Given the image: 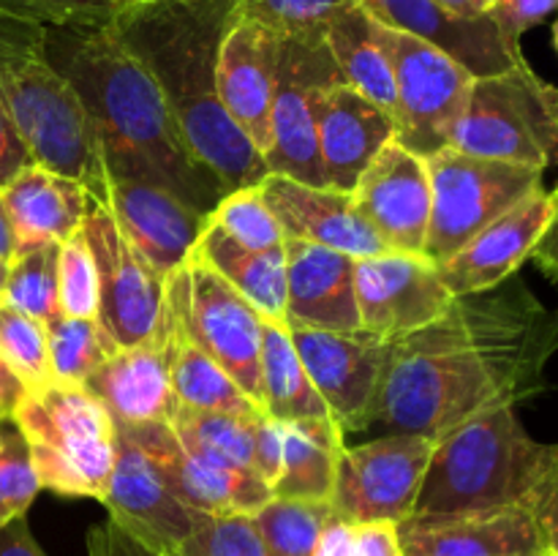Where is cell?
Returning a JSON list of instances; mask_svg holds the SVG:
<instances>
[{
	"label": "cell",
	"instance_id": "obj_11",
	"mask_svg": "<svg viewBox=\"0 0 558 556\" xmlns=\"http://www.w3.org/2000/svg\"><path fill=\"white\" fill-rule=\"evenodd\" d=\"M379 38L390 55L396 80V140L417 156H434L447 147L466 107L472 71L412 33L379 25Z\"/></svg>",
	"mask_w": 558,
	"mask_h": 556
},
{
	"label": "cell",
	"instance_id": "obj_41",
	"mask_svg": "<svg viewBox=\"0 0 558 556\" xmlns=\"http://www.w3.org/2000/svg\"><path fill=\"white\" fill-rule=\"evenodd\" d=\"M38 491L41 485L20 425L14 418L0 420V529L25 516Z\"/></svg>",
	"mask_w": 558,
	"mask_h": 556
},
{
	"label": "cell",
	"instance_id": "obj_56",
	"mask_svg": "<svg viewBox=\"0 0 558 556\" xmlns=\"http://www.w3.org/2000/svg\"><path fill=\"white\" fill-rule=\"evenodd\" d=\"M5 273H9V265L0 262V303H3V289H5Z\"/></svg>",
	"mask_w": 558,
	"mask_h": 556
},
{
	"label": "cell",
	"instance_id": "obj_2",
	"mask_svg": "<svg viewBox=\"0 0 558 556\" xmlns=\"http://www.w3.org/2000/svg\"><path fill=\"white\" fill-rule=\"evenodd\" d=\"M47 58L74 85L109 180H145L210 216L227 194L185 147L156 80L112 25L47 27Z\"/></svg>",
	"mask_w": 558,
	"mask_h": 556
},
{
	"label": "cell",
	"instance_id": "obj_45",
	"mask_svg": "<svg viewBox=\"0 0 558 556\" xmlns=\"http://www.w3.org/2000/svg\"><path fill=\"white\" fill-rule=\"evenodd\" d=\"M314 556H403L396 523H354L332 518Z\"/></svg>",
	"mask_w": 558,
	"mask_h": 556
},
{
	"label": "cell",
	"instance_id": "obj_51",
	"mask_svg": "<svg viewBox=\"0 0 558 556\" xmlns=\"http://www.w3.org/2000/svg\"><path fill=\"white\" fill-rule=\"evenodd\" d=\"M0 556H47L33 537L25 516L14 518L0 529Z\"/></svg>",
	"mask_w": 558,
	"mask_h": 556
},
{
	"label": "cell",
	"instance_id": "obj_36",
	"mask_svg": "<svg viewBox=\"0 0 558 556\" xmlns=\"http://www.w3.org/2000/svg\"><path fill=\"white\" fill-rule=\"evenodd\" d=\"M60 243L20 251L5 273L3 303L41 325L60 316Z\"/></svg>",
	"mask_w": 558,
	"mask_h": 556
},
{
	"label": "cell",
	"instance_id": "obj_54",
	"mask_svg": "<svg viewBox=\"0 0 558 556\" xmlns=\"http://www.w3.org/2000/svg\"><path fill=\"white\" fill-rule=\"evenodd\" d=\"M436 5L447 11L452 16H461V20H480V16L488 14V0H434Z\"/></svg>",
	"mask_w": 558,
	"mask_h": 556
},
{
	"label": "cell",
	"instance_id": "obj_7",
	"mask_svg": "<svg viewBox=\"0 0 558 556\" xmlns=\"http://www.w3.org/2000/svg\"><path fill=\"white\" fill-rule=\"evenodd\" d=\"M447 147L543 172L558 167V87L526 60L499 74L474 76Z\"/></svg>",
	"mask_w": 558,
	"mask_h": 556
},
{
	"label": "cell",
	"instance_id": "obj_4",
	"mask_svg": "<svg viewBox=\"0 0 558 556\" xmlns=\"http://www.w3.org/2000/svg\"><path fill=\"white\" fill-rule=\"evenodd\" d=\"M0 101L41 167L80 180L96 202L107 167L85 104L47 58V27L0 11Z\"/></svg>",
	"mask_w": 558,
	"mask_h": 556
},
{
	"label": "cell",
	"instance_id": "obj_20",
	"mask_svg": "<svg viewBox=\"0 0 558 556\" xmlns=\"http://www.w3.org/2000/svg\"><path fill=\"white\" fill-rule=\"evenodd\" d=\"M256 185L281 223L283 238L308 240L354 259L387 251L385 240L360 213L352 191H338L330 185L319 189L276 172H267Z\"/></svg>",
	"mask_w": 558,
	"mask_h": 556
},
{
	"label": "cell",
	"instance_id": "obj_53",
	"mask_svg": "<svg viewBox=\"0 0 558 556\" xmlns=\"http://www.w3.org/2000/svg\"><path fill=\"white\" fill-rule=\"evenodd\" d=\"M25 396H27V387L22 385L20 376L11 371V365L5 363L3 352H0V420L14 418L16 407H20Z\"/></svg>",
	"mask_w": 558,
	"mask_h": 556
},
{
	"label": "cell",
	"instance_id": "obj_10",
	"mask_svg": "<svg viewBox=\"0 0 558 556\" xmlns=\"http://www.w3.org/2000/svg\"><path fill=\"white\" fill-rule=\"evenodd\" d=\"M343 82L325 38L281 36L276 87L270 101L267 172L308 185H327L316 145V120L327 90Z\"/></svg>",
	"mask_w": 558,
	"mask_h": 556
},
{
	"label": "cell",
	"instance_id": "obj_24",
	"mask_svg": "<svg viewBox=\"0 0 558 556\" xmlns=\"http://www.w3.org/2000/svg\"><path fill=\"white\" fill-rule=\"evenodd\" d=\"M379 25L412 33L445 49L472 76H490L512 69L523 58L521 47L507 41L488 14L480 20H461L447 14L434 0H354Z\"/></svg>",
	"mask_w": 558,
	"mask_h": 556
},
{
	"label": "cell",
	"instance_id": "obj_8",
	"mask_svg": "<svg viewBox=\"0 0 558 556\" xmlns=\"http://www.w3.org/2000/svg\"><path fill=\"white\" fill-rule=\"evenodd\" d=\"M430 174V223L423 254L434 265L450 259L474 234L543 189V169L441 147L425 158Z\"/></svg>",
	"mask_w": 558,
	"mask_h": 556
},
{
	"label": "cell",
	"instance_id": "obj_44",
	"mask_svg": "<svg viewBox=\"0 0 558 556\" xmlns=\"http://www.w3.org/2000/svg\"><path fill=\"white\" fill-rule=\"evenodd\" d=\"M60 314L96 316L98 278L90 245L80 232L60 243Z\"/></svg>",
	"mask_w": 558,
	"mask_h": 556
},
{
	"label": "cell",
	"instance_id": "obj_5",
	"mask_svg": "<svg viewBox=\"0 0 558 556\" xmlns=\"http://www.w3.org/2000/svg\"><path fill=\"white\" fill-rule=\"evenodd\" d=\"M558 463V445L532 439L515 407L463 420L434 445L412 516L529 507Z\"/></svg>",
	"mask_w": 558,
	"mask_h": 556
},
{
	"label": "cell",
	"instance_id": "obj_34",
	"mask_svg": "<svg viewBox=\"0 0 558 556\" xmlns=\"http://www.w3.org/2000/svg\"><path fill=\"white\" fill-rule=\"evenodd\" d=\"M332 518L336 510L330 501L272 496L251 521L272 556H314L316 543Z\"/></svg>",
	"mask_w": 558,
	"mask_h": 556
},
{
	"label": "cell",
	"instance_id": "obj_15",
	"mask_svg": "<svg viewBox=\"0 0 558 556\" xmlns=\"http://www.w3.org/2000/svg\"><path fill=\"white\" fill-rule=\"evenodd\" d=\"M294 349L343 434L374 425L387 343L365 330L332 333L316 327H289Z\"/></svg>",
	"mask_w": 558,
	"mask_h": 556
},
{
	"label": "cell",
	"instance_id": "obj_43",
	"mask_svg": "<svg viewBox=\"0 0 558 556\" xmlns=\"http://www.w3.org/2000/svg\"><path fill=\"white\" fill-rule=\"evenodd\" d=\"M169 556H272L251 516H205Z\"/></svg>",
	"mask_w": 558,
	"mask_h": 556
},
{
	"label": "cell",
	"instance_id": "obj_47",
	"mask_svg": "<svg viewBox=\"0 0 558 556\" xmlns=\"http://www.w3.org/2000/svg\"><path fill=\"white\" fill-rule=\"evenodd\" d=\"M283 458V423L259 414L254 423V472L272 488Z\"/></svg>",
	"mask_w": 558,
	"mask_h": 556
},
{
	"label": "cell",
	"instance_id": "obj_37",
	"mask_svg": "<svg viewBox=\"0 0 558 556\" xmlns=\"http://www.w3.org/2000/svg\"><path fill=\"white\" fill-rule=\"evenodd\" d=\"M49 360H52L54 382L63 385H85L87 376L118 349L109 343L96 316H54L47 322Z\"/></svg>",
	"mask_w": 558,
	"mask_h": 556
},
{
	"label": "cell",
	"instance_id": "obj_58",
	"mask_svg": "<svg viewBox=\"0 0 558 556\" xmlns=\"http://www.w3.org/2000/svg\"><path fill=\"white\" fill-rule=\"evenodd\" d=\"M550 200H554V205H558V185L554 191H550Z\"/></svg>",
	"mask_w": 558,
	"mask_h": 556
},
{
	"label": "cell",
	"instance_id": "obj_13",
	"mask_svg": "<svg viewBox=\"0 0 558 556\" xmlns=\"http://www.w3.org/2000/svg\"><path fill=\"white\" fill-rule=\"evenodd\" d=\"M436 439L387 434L357 447H343L330 505L354 523H401L417 505Z\"/></svg>",
	"mask_w": 558,
	"mask_h": 556
},
{
	"label": "cell",
	"instance_id": "obj_52",
	"mask_svg": "<svg viewBox=\"0 0 558 556\" xmlns=\"http://www.w3.org/2000/svg\"><path fill=\"white\" fill-rule=\"evenodd\" d=\"M532 259L550 281L558 283V205H554V218H550L548 229L543 232L539 243L534 245Z\"/></svg>",
	"mask_w": 558,
	"mask_h": 556
},
{
	"label": "cell",
	"instance_id": "obj_25",
	"mask_svg": "<svg viewBox=\"0 0 558 556\" xmlns=\"http://www.w3.org/2000/svg\"><path fill=\"white\" fill-rule=\"evenodd\" d=\"M287 254V327L360 330L354 256L308 240L283 238Z\"/></svg>",
	"mask_w": 558,
	"mask_h": 556
},
{
	"label": "cell",
	"instance_id": "obj_31",
	"mask_svg": "<svg viewBox=\"0 0 558 556\" xmlns=\"http://www.w3.org/2000/svg\"><path fill=\"white\" fill-rule=\"evenodd\" d=\"M341 452L343 431L332 418L283 423V458L272 496L330 501Z\"/></svg>",
	"mask_w": 558,
	"mask_h": 556
},
{
	"label": "cell",
	"instance_id": "obj_39",
	"mask_svg": "<svg viewBox=\"0 0 558 556\" xmlns=\"http://www.w3.org/2000/svg\"><path fill=\"white\" fill-rule=\"evenodd\" d=\"M210 221L245 249L267 251L283 245L281 223L262 200L259 185H245L223 194L216 210L210 213Z\"/></svg>",
	"mask_w": 558,
	"mask_h": 556
},
{
	"label": "cell",
	"instance_id": "obj_48",
	"mask_svg": "<svg viewBox=\"0 0 558 556\" xmlns=\"http://www.w3.org/2000/svg\"><path fill=\"white\" fill-rule=\"evenodd\" d=\"M87 556H163L107 518L87 532Z\"/></svg>",
	"mask_w": 558,
	"mask_h": 556
},
{
	"label": "cell",
	"instance_id": "obj_32",
	"mask_svg": "<svg viewBox=\"0 0 558 556\" xmlns=\"http://www.w3.org/2000/svg\"><path fill=\"white\" fill-rule=\"evenodd\" d=\"M325 41L332 60L341 69L343 80L379 104L396 120V80L385 44L379 38V25L363 5H349L327 25Z\"/></svg>",
	"mask_w": 558,
	"mask_h": 556
},
{
	"label": "cell",
	"instance_id": "obj_57",
	"mask_svg": "<svg viewBox=\"0 0 558 556\" xmlns=\"http://www.w3.org/2000/svg\"><path fill=\"white\" fill-rule=\"evenodd\" d=\"M554 47L558 52V11H556V20H554Z\"/></svg>",
	"mask_w": 558,
	"mask_h": 556
},
{
	"label": "cell",
	"instance_id": "obj_17",
	"mask_svg": "<svg viewBox=\"0 0 558 556\" xmlns=\"http://www.w3.org/2000/svg\"><path fill=\"white\" fill-rule=\"evenodd\" d=\"M101 505L114 523L163 556L185 543L205 521V512L180 501L145 452L120 431Z\"/></svg>",
	"mask_w": 558,
	"mask_h": 556
},
{
	"label": "cell",
	"instance_id": "obj_21",
	"mask_svg": "<svg viewBox=\"0 0 558 556\" xmlns=\"http://www.w3.org/2000/svg\"><path fill=\"white\" fill-rule=\"evenodd\" d=\"M554 218L550 191L537 189L518 202L515 207L490 221L480 234H474L461 251L445 259L439 276L452 298L458 294L496 289L518 273V267L532 259L534 245Z\"/></svg>",
	"mask_w": 558,
	"mask_h": 556
},
{
	"label": "cell",
	"instance_id": "obj_49",
	"mask_svg": "<svg viewBox=\"0 0 558 556\" xmlns=\"http://www.w3.org/2000/svg\"><path fill=\"white\" fill-rule=\"evenodd\" d=\"M33 164H36V158H33L31 147L25 145L20 129L0 101V191Z\"/></svg>",
	"mask_w": 558,
	"mask_h": 556
},
{
	"label": "cell",
	"instance_id": "obj_38",
	"mask_svg": "<svg viewBox=\"0 0 558 556\" xmlns=\"http://www.w3.org/2000/svg\"><path fill=\"white\" fill-rule=\"evenodd\" d=\"M0 352L27 392L54 385L47 327L5 303H0Z\"/></svg>",
	"mask_w": 558,
	"mask_h": 556
},
{
	"label": "cell",
	"instance_id": "obj_28",
	"mask_svg": "<svg viewBox=\"0 0 558 556\" xmlns=\"http://www.w3.org/2000/svg\"><path fill=\"white\" fill-rule=\"evenodd\" d=\"M3 205L14 227L16 254L44 243H65L85 223L93 196L74 178L33 164L3 191Z\"/></svg>",
	"mask_w": 558,
	"mask_h": 556
},
{
	"label": "cell",
	"instance_id": "obj_42",
	"mask_svg": "<svg viewBox=\"0 0 558 556\" xmlns=\"http://www.w3.org/2000/svg\"><path fill=\"white\" fill-rule=\"evenodd\" d=\"M140 0H0V11L44 27H101Z\"/></svg>",
	"mask_w": 558,
	"mask_h": 556
},
{
	"label": "cell",
	"instance_id": "obj_26",
	"mask_svg": "<svg viewBox=\"0 0 558 556\" xmlns=\"http://www.w3.org/2000/svg\"><path fill=\"white\" fill-rule=\"evenodd\" d=\"M390 140H396V120L387 109L347 80L327 90L316 120V145L330 189L354 191L360 174Z\"/></svg>",
	"mask_w": 558,
	"mask_h": 556
},
{
	"label": "cell",
	"instance_id": "obj_50",
	"mask_svg": "<svg viewBox=\"0 0 558 556\" xmlns=\"http://www.w3.org/2000/svg\"><path fill=\"white\" fill-rule=\"evenodd\" d=\"M529 510L537 516V521L543 523V532L548 537L550 554L558 556V463L550 469V474L545 478V483L539 485V491L534 494Z\"/></svg>",
	"mask_w": 558,
	"mask_h": 556
},
{
	"label": "cell",
	"instance_id": "obj_30",
	"mask_svg": "<svg viewBox=\"0 0 558 556\" xmlns=\"http://www.w3.org/2000/svg\"><path fill=\"white\" fill-rule=\"evenodd\" d=\"M163 347H167L169 376L178 403L191 409H216V412L256 418L265 409L251 401L238 382L205 352L196 347L185 333L174 305L167 300V319H163Z\"/></svg>",
	"mask_w": 558,
	"mask_h": 556
},
{
	"label": "cell",
	"instance_id": "obj_40",
	"mask_svg": "<svg viewBox=\"0 0 558 556\" xmlns=\"http://www.w3.org/2000/svg\"><path fill=\"white\" fill-rule=\"evenodd\" d=\"M234 5L278 36L325 38L327 25L354 0H234Z\"/></svg>",
	"mask_w": 558,
	"mask_h": 556
},
{
	"label": "cell",
	"instance_id": "obj_19",
	"mask_svg": "<svg viewBox=\"0 0 558 556\" xmlns=\"http://www.w3.org/2000/svg\"><path fill=\"white\" fill-rule=\"evenodd\" d=\"M396 529L403 556H554L529 507L409 516Z\"/></svg>",
	"mask_w": 558,
	"mask_h": 556
},
{
	"label": "cell",
	"instance_id": "obj_18",
	"mask_svg": "<svg viewBox=\"0 0 558 556\" xmlns=\"http://www.w3.org/2000/svg\"><path fill=\"white\" fill-rule=\"evenodd\" d=\"M352 196L387 249L423 254L434 205L423 156L390 140L360 174Z\"/></svg>",
	"mask_w": 558,
	"mask_h": 556
},
{
	"label": "cell",
	"instance_id": "obj_12",
	"mask_svg": "<svg viewBox=\"0 0 558 556\" xmlns=\"http://www.w3.org/2000/svg\"><path fill=\"white\" fill-rule=\"evenodd\" d=\"M98 278L96 322L114 349L156 343L167 319V278L129 243L104 202H90L82 223Z\"/></svg>",
	"mask_w": 558,
	"mask_h": 556
},
{
	"label": "cell",
	"instance_id": "obj_33",
	"mask_svg": "<svg viewBox=\"0 0 558 556\" xmlns=\"http://www.w3.org/2000/svg\"><path fill=\"white\" fill-rule=\"evenodd\" d=\"M262 409L278 423L294 420L330 418L325 401L316 392L287 322L265 319V341H262Z\"/></svg>",
	"mask_w": 558,
	"mask_h": 556
},
{
	"label": "cell",
	"instance_id": "obj_35",
	"mask_svg": "<svg viewBox=\"0 0 558 556\" xmlns=\"http://www.w3.org/2000/svg\"><path fill=\"white\" fill-rule=\"evenodd\" d=\"M265 414V412H262ZM259 418V414H256ZM256 418H243L216 409H191L178 403L169 425L174 434L191 447H199L207 456L232 467L254 469V423Z\"/></svg>",
	"mask_w": 558,
	"mask_h": 556
},
{
	"label": "cell",
	"instance_id": "obj_46",
	"mask_svg": "<svg viewBox=\"0 0 558 556\" xmlns=\"http://www.w3.org/2000/svg\"><path fill=\"white\" fill-rule=\"evenodd\" d=\"M558 11V0H494L488 16L499 27L501 36L521 47V36Z\"/></svg>",
	"mask_w": 558,
	"mask_h": 556
},
{
	"label": "cell",
	"instance_id": "obj_1",
	"mask_svg": "<svg viewBox=\"0 0 558 556\" xmlns=\"http://www.w3.org/2000/svg\"><path fill=\"white\" fill-rule=\"evenodd\" d=\"M558 347V316L521 278L458 294L420 330L387 343L374 423L439 439L480 412L534 398Z\"/></svg>",
	"mask_w": 558,
	"mask_h": 556
},
{
	"label": "cell",
	"instance_id": "obj_3",
	"mask_svg": "<svg viewBox=\"0 0 558 556\" xmlns=\"http://www.w3.org/2000/svg\"><path fill=\"white\" fill-rule=\"evenodd\" d=\"M238 14L234 0H140L109 22L153 74L185 147L227 194L267 174L218 96V49Z\"/></svg>",
	"mask_w": 558,
	"mask_h": 556
},
{
	"label": "cell",
	"instance_id": "obj_27",
	"mask_svg": "<svg viewBox=\"0 0 558 556\" xmlns=\"http://www.w3.org/2000/svg\"><path fill=\"white\" fill-rule=\"evenodd\" d=\"M82 387L104 403L114 423H169L178 409L163 338L112 352Z\"/></svg>",
	"mask_w": 558,
	"mask_h": 556
},
{
	"label": "cell",
	"instance_id": "obj_22",
	"mask_svg": "<svg viewBox=\"0 0 558 556\" xmlns=\"http://www.w3.org/2000/svg\"><path fill=\"white\" fill-rule=\"evenodd\" d=\"M104 205L120 232L161 278L185 265L207 218L145 180H107Z\"/></svg>",
	"mask_w": 558,
	"mask_h": 556
},
{
	"label": "cell",
	"instance_id": "obj_9",
	"mask_svg": "<svg viewBox=\"0 0 558 556\" xmlns=\"http://www.w3.org/2000/svg\"><path fill=\"white\" fill-rule=\"evenodd\" d=\"M167 300L178 311L191 341L205 349L240 390L262 407L265 316L194 254L167 276Z\"/></svg>",
	"mask_w": 558,
	"mask_h": 556
},
{
	"label": "cell",
	"instance_id": "obj_23",
	"mask_svg": "<svg viewBox=\"0 0 558 556\" xmlns=\"http://www.w3.org/2000/svg\"><path fill=\"white\" fill-rule=\"evenodd\" d=\"M281 36L238 14L218 49V96L229 118L248 134L265 158L270 145V101L276 87Z\"/></svg>",
	"mask_w": 558,
	"mask_h": 556
},
{
	"label": "cell",
	"instance_id": "obj_6",
	"mask_svg": "<svg viewBox=\"0 0 558 556\" xmlns=\"http://www.w3.org/2000/svg\"><path fill=\"white\" fill-rule=\"evenodd\" d=\"M14 423L25 436L41 488L104 499L118 428L98 398L85 387L54 382L22 398Z\"/></svg>",
	"mask_w": 558,
	"mask_h": 556
},
{
	"label": "cell",
	"instance_id": "obj_14",
	"mask_svg": "<svg viewBox=\"0 0 558 556\" xmlns=\"http://www.w3.org/2000/svg\"><path fill=\"white\" fill-rule=\"evenodd\" d=\"M114 428L145 452L180 501L205 516H254L272 499V488L254 469L185 445L169 423H114Z\"/></svg>",
	"mask_w": 558,
	"mask_h": 556
},
{
	"label": "cell",
	"instance_id": "obj_29",
	"mask_svg": "<svg viewBox=\"0 0 558 556\" xmlns=\"http://www.w3.org/2000/svg\"><path fill=\"white\" fill-rule=\"evenodd\" d=\"M191 254L199 256L223 281L232 283L265 319L287 322V254H283V245L267 251L245 249L207 218V227L202 229Z\"/></svg>",
	"mask_w": 558,
	"mask_h": 556
},
{
	"label": "cell",
	"instance_id": "obj_59",
	"mask_svg": "<svg viewBox=\"0 0 558 556\" xmlns=\"http://www.w3.org/2000/svg\"><path fill=\"white\" fill-rule=\"evenodd\" d=\"M488 3H494V0H488Z\"/></svg>",
	"mask_w": 558,
	"mask_h": 556
},
{
	"label": "cell",
	"instance_id": "obj_55",
	"mask_svg": "<svg viewBox=\"0 0 558 556\" xmlns=\"http://www.w3.org/2000/svg\"><path fill=\"white\" fill-rule=\"evenodd\" d=\"M14 256H16L14 227H11L9 213H5V205H3V196H0V262H3V265H11Z\"/></svg>",
	"mask_w": 558,
	"mask_h": 556
},
{
	"label": "cell",
	"instance_id": "obj_16",
	"mask_svg": "<svg viewBox=\"0 0 558 556\" xmlns=\"http://www.w3.org/2000/svg\"><path fill=\"white\" fill-rule=\"evenodd\" d=\"M360 330L392 341L434 322L452 303L439 267L425 254L381 251L354 262Z\"/></svg>",
	"mask_w": 558,
	"mask_h": 556
}]
</instances>
